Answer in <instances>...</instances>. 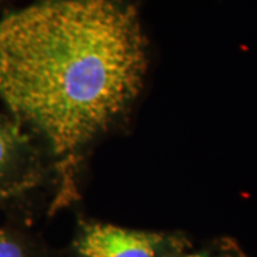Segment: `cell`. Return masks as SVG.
Masks as SVG:
<instances>
[{
    "label": "cell",
    "mask_w": 257,
    "mask_h": 257,
    "mask_svg": "<svg viewBox=\"0 0 257 257\" xmlns=\"http://www.w3.org/2000/svg\"><path fill=\"white\" fill-rule=\"evenodd\" d=\"M146 70L133 0H34L0 17V98L46 141L66 192L85 148L130 111Z\"/></svg>",
    "instance_id": "cell-1"
},
{
    "label": "cell",
    "mask_w": 257,
    "mask_h": 257,
    "mask_svg": "<svg viewBox=\"0 0 257 257\" xmlns=\"http://www.w3.org/2000/svg\"><path fill=\"white\" fill-rule=\"evenodd\" d=\"M159 236L95 224L86 229L78 249L83 257H155Z\"/></svg>",
    "instance_id": "cell-2"
},
{
    "label": "cell",
    "mask_w": 257,
    "mask_h": 257,
    "mask_svg": "<svg viewBox=\"0 0 257 257\" xmlns=\"http://www.w3.org/2000/svg\"><path fill=\"white\" fill-rule=\"evenodd\" d=\"M28 146V137L17 123L0 114V176L14 167Z\"/></svg>",
    "instance_id": "cell-3"
},
{
    "label": "cell",
    "mask_w": 257,
    "mask_h": 257,
    "mask_svg": "<svg viewBox=\"0 0 257 257\" xmlns=\"http://www.w3.org/2000/svg\"><path fill=\"white\" fill-rule=\"evenodd\" d=\"M0 257H24L21 246L2 232H0Z\"/></svg>",
    "instance_id": "cell-4"
},
{
    "label": "cell",
    "mask_w": 257,
    "mask_h": 257,
    "mask_svg": "<svg viewBox=\"0 0 257 257\" xmlns=\"http://www.w3.org/2000/svg\"><path fill=\"white\" fill-rule=\"evenodd\" d=\"M188 257H202V256H200V255H191V256H188Z\"/></svg>",
    "instance_id": "cell-5"
}]
</instances>
